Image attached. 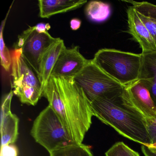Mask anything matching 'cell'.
Instances as JSON below:
<instances>
[{"label":"cell","instance_id":"6da1fadb","mask_svg":"<svg viewBox=\"0 0 156 156\" xmlns=\"http://www.w3.org/2000/svg\"><path fill=\"white\" fill-rule=\"evenodd\" d=\"M75 144H81L92 123L90 101L73 78L51 76L43 92Z\"/></svg>","mask_w":156,"mask_h":156},{"label":"cell","instance_id":"7a4b0ae2","mask_svg":"<svg viewBox=\"0 0 156 156\" xmlns=\"http://www.w3.org/2000/svg\"><path fill=\"white\" fill-rule=\"evenodd\" d=\"M89 101L93 115L103 123L129 139L142 145H151L146 118L130 102L125 89L112 98L97 97Z\"/></svg>","mask_w":156,"mask_h":156},{"label":"cell","instance_id":"3957f363","mask_svg":"<svg viewBox=\"0 0 156 156\" xmlns=\"http://www.w3.org/2000/svg\"><path fill=\"white\" fill-rule=\"evenodd\" d=\"M141 60V54L102 49L96 53L92 61L125 87L138 80Z\"/></svg>","mask_w":156,"mask_h":156},{"label":"cell","instance_id":"277c9868","mask_svg":"<svg viewBox=\"0 0 156 156\" xmlns=\"http://www.w3.org/2000/svg\"><path fill=\"white\" fill-rule=\"evenodd\" d=\"M11 85L13 93L23 104L34 106L42 97L41 83L38 74L24 58L21 49L12 55Z\"/></svg>","mask_w":156,"mask_h":156},{"label":"cell","instance_id":"5b68a950","mask_svg":"<svg viewBox=\"0 0 156 156\" xmlns=\"http://www.w3.org/2000/svg\"><path fill=\"white\" fill-rule=\"evenodd\" d=\"M30 133L35 141L50 153L74 143L60 119L50 105L35 119Z\"/></svg>","mask_w":156,"mask_h":156},{"label":"cell","instance_id":"8992f818","mask_svg":"<svg viewBox=\"0 0 156 156\" xmlns=\"http://www.w3.org/2000/svg\"><path fill=\"white\" fill-rule=\"evenodd\" d=\"M73 79L89 100L97 97L112 98L121 94L125 89V87L106 73L92 60Z\"/></svg>","mask_w":156,"mask_h":156},{"label":"cell","instance_id":"52a82bcc","mask_svg":"<svg viewBox=\"0 0 156 156\" xmlns=\"http://www.w3.org/2000/svg\"><path fill=\"white\" fill-rule=\"evenodd\" d=\"M58 39L52 37L48 32L40 33L36 31L34 26L29 27L19 35L14 48L21 49L26 61L38 75L42 55Z\"/></svg>","mask_w":156,"mask_h":156},{"label":"cell","instance_id":"ba28073f","mask_svg":"<svg viewBox=\"0 0 156 156\" xmlns=\"http://www.w3.org/2000/svg\"><path fill=\"white\" fill-rule=\"evenodd\" d=\"M89 62L81 54L79 46L66 48L59 55L51 76L73 78Z\"/></svg>","mask_w":156,"mask_h":156},{"label":"cell","instance_id":"9c48e42d","mask_svg":"<svg viewBox=\"0 0 156 156\" xmlns=\"http://www.w3.org/2000/svg\"><path fill=\"white\" fill-rule=\"evenodd\" d=\"M12 90L5 95L2 99L1 109V147L13 144L19 136V119L11 110Z\"/></svg>","mask_w":156,"mask_h":156},{"label":"cell","instance_id":"30bf717a","mask_svg":"<svg viewBox=\"0 0 156 156\" xmlns=\"http://www.w3.org/2000/svg\"><path fill=\"white\" fill-rule=\"evenodd\" d=\"M125 92L132 105L146 119L156 117V106L149 91L143 83L137 80L125 87Z\"/></svg>","mask_w":156,"mask_h":156},{"label":"cell","instance_id":"8fae6325","mask_svg":"<svg viewBox=\"0 0 156 156\" xmlns=\"http://www.w3.org/2000/svg\"><path fill=\"white\" fill-rule=\"evenodd\" d=\"M127 14L129 33L138 43L142 49V53L156 51V45L149 32L133 6L129 7Z\"/></svg>","mask_w":156,"mask_h":156},{"label":"cell","instance_id":"7c38bea8","mask_svg":"<svg viewBox=\"0 0 156 156\" xmlns=\"http://www.w3.org/2000/svg\"><path fill=\"white\" fill-rule=\"evenodd\" d=\"M66 48L63 40L59 38L42 55L39 64L38 76L41 83L43 92L51 77L53 69L59 55Z\"/></svg>","mask_w":156,"mask_h":156},{"label":"cell","instance_id":"4fadbf2b","mask_svg":"<svg viewBox=\"0 0 156 156\" xmlns=\"http://www.w3.org/2000/svg\"><path fill=\"white\" fill-rule=\"evenodd\" d=\"M141 55L138 80L147 88L156 106V51L141 53Z\"/></svg>","mask_w":156,"mask_h":156},{"label":"cell","instance_id":"5bb4252c","mask_svg":"<svg viewBox=\"0 0 156 156\" xmlns=\"http://www.w3.org/2000/svg\"><path fill=\"white\" fill-rule=\"evenodd\" d=\"M87 2L86 0H39L40 17L49 18L81 8Z\"/></svg>","mask_w":156,"mask_h":156},{"label":"cell","instance_id":"9a60e30c","mask_svg":"<svg viewBox=\"0 0 156 156\" xmlns=\"http://www.w3.org/2000/svg\"><path fill=\"white\" fill-rule=\"evenodd\" d=\"M85 14L91 21L96 23L105 21L111 14L110 5L102 2H90L86 7Z\"/></svg>","mask_w":156,"mask_h":156},{"label":"cell","instance_id":"2e32d148","mask_svg":"<svg viewBox=\"0 0 156 156\" xmlns=\"http://www.w3.org/2000/svg\"><path fill=\"white\" fill-rule=\"evenodd\" d=\"M50 154V156H94L90 147L83 143L67 145L54 151Z\"/></svg>","mask_w":156,"mask_h":156},{"label":"cell","instance_id":"e0dca14e","mask_svg":"<svg viewBox=\"0 0 156 156\" xmlns=\"http://www.w3.org/2000/svg\"><path fill=\"white\" fill-rule=\"evenodd\" d=\"M10 8L8 14L4 21H2L1 27V35H0V56H1V64L4 70L6 71H9L11 66L12 65V56L11 55L10 53L8 47L6 46L4 38H3V33L5 27V23L7 20V17H8L9 12Z\"/></svg>","mask_w":156,"mask_h":156},{"label":"cell","instance_id":"ac0fdd59","mask_svg":"<svg viewBox=\"0 0 156 156\" xmlns=\"http://www.w3.org/2000/svg\"><path fill=\"white\" fill-rule=\"evenodd\" d=\"M105 156H140L138 152L123 142H117L106 152Z\"/></svg>","mask_w":156,"mask_h":156},{"label":"cell","instance_id":"d6986e66","mask_svg":"<svg viewBox=\"0 0 156 156\" xmlns=\"http://www.w3.org/2000/svg\"><path fill=\"white\" fill-rule=\"evenodd\" d=\"M125 2L132 4V6L139 13L146 17L156 19V5L146 2H137L132 1Z\"/></svg>","mask_w":156,"mask_h":156},{"label":"cell","instance_id":"ffe728a7","mask_svg":"<svg viewBox=\"0 0 156 156\" xmlns=\"http://www.w3.org/2000/svg\"><path fill=\"white\" fill-rule=\"evenodd\" d=\"M136 12L138 16L149 32L156 46V19L146 17L137 11Z\"/></svg>","mask_w":156,"mask_h":156},{"label":"cell","instance_id":"44dd1931","mask_svg":"<svg viewBox=\"0 0 156 156\" xmlns=\"http://www.w3.org/2000/svg\"><path fill=\"white\" fill-rule=\"evenodd\" d=\"M146 126L151 144L156 143V117L146 119Z\"/></svg>","mask_w":156,"mask_h":156},{"label":"cell","instance_id":"7402d4cb","mask_svg":"<svg viewBox=\"0 0 156 156\" xmlns=\"http://www.w3.org/2000/svg\"><path fill=\"white\" fill-rule=\"evenodd\" d=\"M18 154L19 149L14 144L1 147L0 156H18Z\"/></svg>","mask_w":156,"mask_h":156},{"label":"cell","instance_id":"603a6c76","mask_svg":"<svg viewBox=\"0 0 156 156\" xmlns=\"http://www.w3.org/2000/svg\"><path fill=\"white\" fill-rule=\"evenodd\" d=\"M35 30L37 32L44 33L47 32L51 28V26L49 23H39L34 26Z\"/></svg>","mask_w":156,"mask_h":156},{"label":"cell","instance_id":"cb8c5ba5","mask_svg":"<svg viewBox=\"0 0 156 156\" xmlns=\"http://www.w3.org/2000/svg\"><path fill=\"white\" fill-rule=\"evenodd\" d=\"M141 151L145 156H156V149L147 147L145 145L141 146Z\"/></svg>","mask_w":156,"mask_h":156},{"label":"cell","instance_id":"d4e9b609","mask_svg":"<svg viewBox=\"0 0 156 156\" xmlns=\"http://www.w3.org/2000/svg\"><path fill=\"white\" fill-rule=\"evenodd\" d=\"M82 21L78 19H73L70 21V26L73 30H76L80 28Z\"/></svg>","mask_w":156,"mask_h":156},{"label":"cell","instance_id":"484cf974","mask_svg":"<svg viewBox=\"0 0 156 156\" xmlns=\"http://www.w3.org/2000/svg\"><path fill=\"white\" fill-rule=\"evenodd\" d=\"M147 147H150L156 149V143H155V144L150 145V146H147Z\"/></svg>","mask_w":156,"mask_h":156}]
</instances>
